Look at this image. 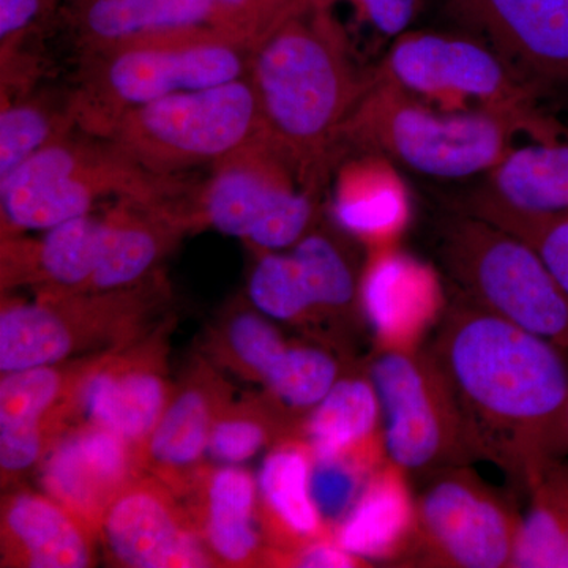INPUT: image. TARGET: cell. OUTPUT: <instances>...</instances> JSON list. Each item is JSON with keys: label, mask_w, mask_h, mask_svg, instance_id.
<instances>
[{"label": "cell", "mask_w": 568, "mask_h": 568, "mask_svg": "<svg viewBox=\"0 0 568 568\" xmlns=\"http://www.w3.org/2000/svg\"><path fill=\"white\" fill-rule=\"evenodd\" d=\"M450 392L477 462L525 491L568 454V349L488 312L452 302L424 347Z\"/></svg>", "instance_id": "obj_1"}, {"label": "cell", "mask_w": 568, "mask_h": 568, "mask_svg": "<svg viewBox=\"0 0 568 568\" xmlns=\"http://www.w3.org/2000/svg\"><path fill=\"white\" fill-rule=\"evenodd\" d=\"M375 73L358 70L331 9H308L275 26L250 55L263 133L320 194L343 149V130Z\"/></svg>", "instance_id": "obj_2"}, {"label": "cell", "mask_w": 568, "mask_h": 568, "mask_svg": "<svg viewBox=\"0 0 568 568\" xmlns=\"http://www.w3.org/2000/svg\"><path fill=\"white\" fill-rule=\"evenodd\" d=\"M82 133V132H81ZM179 175L145 170L114 142L77 132L51 142L0 181L2 235L47 231L93 213L104 200L145 204H193Z\"/></svg>", "instance_id": "obj_3"}, {"label": "cell", "mask_w": 568, "mask_h": 568, "mask_svg": "<svg viewBox=\"0 0 568 568\" xmlns=\"http://www.w3.org/2000/svg\"><path fill=\"white\" fill-rule=\"evenodd\" d=\"M253 47L230 33L152 37L81 55L70 106L78 132L106 138L126 112L174 93L241 80Z\"/></svg>", "instance_id": "obj_4"}, {"label": "cell", "mask_w": 568, "mask_h": 568, "mask_svg": "<svg viewBox=\"0 0 568 568\" xmlns=\"http://www.w3.org/2000/svg\"><path fill=\"white\" fill-rule=\"evenodd\" d=\"M517 132V123L496 112L433 110L377 69L347 119L343 148L381 153L429 178L465 179L489 173Z\"/></svg>", "instance_id": "obj_5"}, {"label": "cell", "mask_w": 568, "mask_h": 568, "mask_svg": "<svg viewBox=\"0 0 568 568\" xmlns=\"http://www.w3.org/2000/svg\"><path fill=\"white\" fill-rule=\"evenodd\" d=\"M168 297L159 272L122 290L54 293L36 301H3L0 312V372H21L118 349L156 327Z\"/></svg>", "instance_id": "obj_6"}, {"label": "cell", "mask_w": 568, "mask_h": 568, "mask_svg": "<svg viewBox=\"0 0 568 568\" xmlns=\"http://www.w3.org/2000/svg\"><path fill=\"white\" fill-rule=\"evenodd\" d=\"M440 257L476 304L568 349V295L518 235L470 213L447 224Z\"/></svg>", "instance_id": "obj_7"}, {"label": "cell", "mask_w": 568, "mask_h": 568, "mask_svg": "<svg viewBox=\"0 0 568 568\" xmlns=\"http://www.w3.org/2000/svg\"><path fill=\"white\" fill-rule=\"evenodd\" d=\"M261 133L256 97L245 77L126 112L103 140L152 173L178 175L186 168L219 162Z\"/></svg>", "instance_id": "obj_8"}, {"label": "cell", "mask_w": 568, "mask_h": 568, "mask_svg": "<svg viewBox=\"0 0 568 568\" xmlns=\"http://www.w3.org/2000/svg\"><path fill=\"white\" fill-rule=\"evenodd\" d=\"M417 97L443 104H476L517 123L536 141H559L555 121L504 55L477 41L443 33L405 32L379 69Z\"/></svg>", "instance_id": "obj_9"}, {"label": "cell", "mask_w": 568, "mask_h": 568, "mask_svg": "<svg viewBox=\"0 0 568 568\" xmlns=\"http://www.w3.org/2000/svg\"><path fill=\"white\" fill-rule=\"evenodd\" d=\"M316 197L261 133L212 164L197 205L205 227L268 253L290 248L308 234Z\"/></svg>", "instance_id": "obj_10"}, {"label": "cell", "mask_w": 568, "mask_h": 568, "mask_svg": "<svg viewBox=\"0 0 568 568\" xmlns=\"http://www.w3.org/2000/svg\"><path fill=\"white\" fill-rule=\"evenodd\" d=\"M521 515L467 465L429 476L405 549L425 567H514Z\"/></svg>", "instance_id": "obj_11"}, {"label": "cell", "mask_w": 568, "mask_h": 568, "mask_svg": "<svg viewBox=\"0 0 568 568\" xmlns=\"http://www.w3.org/2000/svg\"><path fill=\"white\" fill-rule=\"evenodd\" d=\"M381 403L384 448L403 473L432 474L477 462L462 420L425 349H387L369 369Z\"/></svg>", "instance_id": "obj_12"}, {"label": "cell", "mask_w": 568, "mask_h": 568, "mask_svg": "<svg viewBox=\"0 0 568 568\" xmlns=\"http://www.w3.org/2000/svg\"><path fill=\"white\" fill-rule=\"evenodd\" d=\"M104 354L2 376L0 474L3 487L18 484L33 467H40L59 437L82 420L85 386Z\"/></svg>", "instance_id": "obj_13"}, {"label": "cell", "mask_w": 568, "mask_h": 568, "mask_svg": "<svg viewBox=\"0 0 568 568\" xmlns=\"http://www.w3.org/2000/svg\"><path fill=\"white\" fill-rule=\"evenodd\" d=\"M99 538L115 567H216L181 497L148 470L115 497Z\"/></svg>", "instance_id": "obj_14"}, {"label": "cell", "mask_w": 568, "mask_h": 568, "mask_svg": "<svg viewBox=\"0 0 568 568\" xmlns=\"http://www.w3.org/2000/svg\"><path fill=\"white\" fill-rule=\"evenodd\" d=\"M70 26L81 55L200 31L230 33L254 48L271 29L263 14L223 0H74Z\"/></svg>", "instance_id": "obj_15"}, {"label": "cell", "mask_w": 568, "mask_h": 568, "mask_svg": "<svg viewBox=\"0 0 568 568\" xmlns=\"http://www.w3.org/2000/svg\"><path fill=\"white\" fill-rule=\"evenodd\" d=\"M168 332L156 325L136 342L108 351L82 398V420L111 429L141 455L175 390L168 369Z\"/></svg>", "instance_id": "obj_16"}, {"label": "cell", "mask_w": 568, "mask_h": 568, "mask_svg": "<svg viewBox=\"0 0 568 568\" xmlns=\"http://www.w3.org/2000/svg\"><path fill=\"white\" fill-rule=\"evenodd\" d=\"M39 470L44 493L99 534L115 497L145 469L132 444L102 425L81 420L59 437Z\"/></svg>", "instance_id": "obj_17"}, {"label": "cell", "mask_w": 568, "mask_h": 568, "mask_svg": "<svg viewBox=\"0 0 568 568\" xmlns=\"http://www.w3.org/2000/svg\"><path fill=\"white\" fill-rule=\"evenodd\" d=\"M233 398V388L211 364L193 362L145 444L144 469L182 499L207 465L213 426Z\"/></svg>", "instance_id": "obj_18"}, {"label": "cell", "mask_w": 568, "mask_h": 568, "mask_svg": "<svg viewBox=\"0 0 568 568\" xmlns=\"http://www.w3.org/2000/svg\"><path fill=\"white\" fill-rule=\"evenodd\" d=\"M216 567L268 566L257 521V481L237 465H205L182 497Z\"/></svg>", "instance_id": "obj_19"}, {"label": "cell", "mask_w": 568, "mask_h": 568, "mask_svg": "<svg viewBox=\"0 0 568 568\" xmlns=\"http://www.w3.org/2000/svg\"><path fill=\"white\" fill-rule=\"evenodd\" d=\"M99 545V534L47 493L18 488L3 496L0 566L93 567Z\"/></svg>", "instance_id": "obj_20"}, {"label": "cell", "mask_w": 568, "mask_h": 568, "mask_svg": "<svg viewBox=\"0 0 568 568\" xmlns=\"http://www.w3.org/2000/svg\"><path fill=\"white\" fill-rule=\"evenodd\" d=\"M102 263L88 290H122L144 282L190 231L205 227L197 204H145L115 201L106 212Z\"/></svg>", "instance_id": "obj_21"}, {"label": "cell", "mask_w": 568, "mask_h": 568, "mask_svg": "<svg viewBox=\"0 0 568 568\" xmlns=\"http://www.w3.org/2000/svg\"><path fill=\"white\" fill-rule=\"evenodd\" d=\"M106 234V213H89L43 231L39 239L2 235V290L84 293L102 263Z\"/></svg>", "instance_id": "obj_22"}, {"label": "cell", "mask_w": 568, "mask_h": 568, "mask_svg": "<svg viewBox=\"0 0 568 568\" xmlns=\"http://www.w3.org/2000/svg\"><path fill=\"white\" fill-rule=\"evenodd\" d=\"M508 62L568 85V0H463Z\"/></svg>", "instance_id": "obj_23"}, {"label": "cell", "mask_w": 568, "mask_h": 568, "mask_svg": "<svg viewBox=\"0 0 568 568\" xmlns=\"http://www.w3.org/2000/svg\"><path fill=\"white\" fill-rule=\"evenodd\" d=\"M313 452L302 440L276 444L257 477V521L271 548L268 566L287 552L328 540L312 493Z\"/></svg>", "instance_id": "obj_24"}, {"label": "cell", "mask_w": 568, "mask_h": 568, "mask_svg": "<svg viewBox=\"0 0 568 568\" xmlns=\"http://www.w3.org/2000/svg\"><path fill=\"white\" fill-rule=\"evenodd\" d=\"M334 213L339 226L373 248L390 246L410 216L409 193L395 163L365 152L339 168Z\"/></svg>", "instance_id": "obj_25"}, {"label": "cell", "mask_w": 568, "mask_h": 568, "mask_svg": "<svg viewBox=\"0 0 568 568\" xmlns=\"http://www.w3.org/2000/svg\"><path fill=\"white\" fill-rule=\"evenodd\" d=\"M358 294L377 334L395 342L410 338L440 305L435 271L390 246L375 250Z\"/></svg>", "instance_id": "obj_26"}, {"label": "cell", "mask_w": 568, "mask_h": 568, "mask_svg": "<svg viewBox=\"0 0 568 568\" xmlns=\"http://www.w3.org/2000/svg\"><path fill=\"white\" fill-rule=\"evenodd\" d=\"M403 470L395 465L366 481L361 496L336 529L335 541L361 559H386L405 551L416 523Z\"/></svg>", "instance_id": "obj_27"}, {"label": "cell", "mask_w": 568, "mask_h": 568, "mask_svg": "<svg viewBox=\"0 0 568 568\" xmlns=\"http://www.w3.org/2000/svg\"><path fill=\"white\" fill-rule=\"evenodd\" d=\"M481 196L536 215H568V144L537 141L510 149L489 171Z\"/></svg>", "instance_id": "obj_28"}, {"label": "cell", "mask_w": 568, "mask_h": 568, "mask_svg": "<svg viewBox=\"0 0 568 568\" xmlns=\"http://www.w3.org/2000/svg\"><path fill=\"white\" fill-rule=\"evenodd\" d=\"M514 568H568V462L538 467L525 489Z\"/></svg>", "instance_id": "obj_29"}, {"label": "cell", "mask_w": 568, "mask_h": 568, "mask_svg": "<svg viewBox=\"0 0 568 568\" xmlns=\"http://www.w3.org/2000/svg\"><path fill=\"white\" fill-rule=\"evenodd\" d=\"M381 424L379 396L368 377H339L306 418V444L315 459L361 455ZM362 457V455H361Z\"/></svg>", "instance_id": "obj_30"}, {"label": "cell", "mask_w": 568, "mask_h": 568, "mask_svg": "<svg viewBox=\"0 0 568 568\" xmlns=\"http://www.w3.org/2000/svg\"><path fill=\"white\" fill-rule=\"evenodd\" d=\"M70 92L52 99L31 91L2 97L0 108V181L51 142L77 132Z\"/></svg>", "instance_id": "obj_31"}, {"label": "cell", "mask_w": 568, "mask_h": 568, "mask_svg": "<svg viewBox=\"0 0 568 568\" xmlns=\"http://www.w3.org/2000/svg\"><path fill=\"white\" fill-rule=\"evenodd\" d=\"M282 410L274 399H231L213 426L209 454L222 465H241L268 444L286 440Z\"/></svg>", "instance_id": "obj_32"}, {"label": "cell", "mask_w": 568, "mask_h": 568, "mask_svg": "<svg viewBox=\"0 0 568 568\" xmlns=\"http://www.w3.org/2000/svg\"><path fill=\"white\" fill-rule=\"evenodd\" d=\"M271 321L260 310H235L213 335V357L235 375L263 383L271 366L287 347Z\"/></svg>", "instance_id": "obj_33"}, {"label": "cell", "mask_w": 568, "mask_h": 568, "mask_svg": "<svg viewBox=\"0 0 568 568\" xmlns=\"http://www.w3.org/2000/svg\"><path fill=\"white\" fill-rule=\"evenodd\" d=\"M339 379L334 355L313 346H290L274 362L263 384L283 409L312 410Z\"/></svg>", "instance_id": "obj_34"}, {"label": "cell", "mask_w": 568, "mask_h": 568, "mask_svg": "<svg viewBox=\"0 0 568 568\" xmlns=\"http://www.w3.org/2000/svg\"><path fill=\"white\" fill-rule=\"evenodd\" d=\"M306 294L317 312H336L353 304L357 282L345 254L332 239L308 233L291 250Z\"/></svg>", "instance_id": "obj_35"}, {"label": "cell", "mask_w": 568, "mask_h": 568, "mask_svg": "<svg viewBox=\"0 0 568 568\" xmlns=\"http://www.w3.org/2000/svg\"><path fill=\"white\" fill-rule=\"evenodd\" d=\"M473 215L497 224L532 246L568 295V215H536L477 194Z\"/></svg>", "instance_id": "obj_36"}, {"label": "cell", "mask_w": 568, "mask_h": 568, "mask_svg": "<svg viewBox=\"0 0 568 568\" xmlns=\"http://www.w3.org/2000/svg\"><path fill=\"white\" fill-rule=\"evenodd\" d=\"M248 297L254 308L282 323H304L315 315L293 253L261 254L250 276Z\"/></svg>", "instance_id": "obj_37"}, {"label": "cell", "mask_w": 568, "mask_h": 568, "mask_svg": "<svg viewBox=\"0 0 568 568\" xmlns=\"http://www.w3.org/2000/svg\"><path fill=\"white\" fill-rule=\"evenodd\" d=\"M365 458H313L312 493L324 519L345 518L364 489Z\"/></svg>", "instance_id": "obj_38"}, {"label": "cell", "mask_w": 568, "mask_h": 568, "mask_svg": "<svg viewBox=\"0 0 568 568\" xmlns=\"http://www.w3.org/2000/svg\"><path fill=\"white\" fill-rule=\"evenodd\" d=\"M58 0H0V74L33 61L26 39L50 14Z\"/></svg>", "instance_id": "obj_39"}, {"label": "cell", "mask_w": 568, "mask_h": 568, "mask_svg": "<svg viewBox=\"0 0 568 568\" xmlns=\"http://www.w3.org/2000/svg\"><path fill=\"white\" fill-rule=\"evenodd\" d=\"M338 0H310L313 9H331ZM362 20L387 37H399L416 18L420 0H347Z\"/></svg>", "instance_id": "obj_40"}, {"label": "cell", "mask_w": 568, "mask_h": 568, "mask_svg": "<svg viewBox=\"0 0 568 568\" xmlns=\"http://www.w3.org/2000/svg\"><path fill=\"white\" fill-rule=\"evenodd\" d=\"M361 558L351 555L349 551L339 547L336 541L320 540L315 544L287 552L276 560L275 566L301 567V568H346L361 567Z\"/></svg>", "instance_id": "obj_41"}]
</instances>
